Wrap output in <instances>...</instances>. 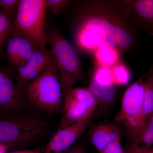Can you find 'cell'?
Masks as SVG:
<instances>
[{
	"instance_id": "obj_23",
	"label": "cell",
	"mask_w": 153,
	"mask_h": 153,
	"mask_svg": "<svg viewBox=\"0 0 153 153\" xmlns=\"http://www.w3.org/2000/svg\"><path fill=\"white\" fill-rule=\"evenodd\" d=\"M9 153H41L40 149L27 150L16 151Z\"/></svg>"
},
{
	"instance_id": "obj_13",
	"label": "cell",
	"mask_w": 153,
	"mask_h": 153,
	"mask_svg": "<svg viewBox=\"0 0 153 153\" xmlns=\"http://www.w3.org/2000/svg\"><path fill=\"white\" fill-rule=\"evenodd\" d=\"M153 145V115L146 127L132 142L128 153H147Z\"/></svg>"
},
{
	"instance_id": "obj_17",
	"label": "cell",
	"mask_w": 153,
	"mask_h": 153,
	"mask_svg": "<svg viewBox=\"0 0 153 153\" xmlns=\"http://www.w3.org/2000/svg\"><path fill=\"white\" fill-rule=\"evenodd\" d=\"M113 82L115 85H125L129 82L131 73L128 68L119 61L111 68Z\"/></svg>"
},
{
	"instance_id": "obj_25",
	"label": "cell",
	"mask_w": 153,
	"mask_h": 153,
	"mask_svg": "<svg viewBox=\"0 0 153 153\" xmlns=\"http://www.w3.org/2000/svg\"><path fill=\"white\" fill-rule=\"evenodd\" d=\"M68 153H85L84 151L81 148H76L70 151Z\"/></svg>"
},
{
	"instance_id": "obj_16",
	"label": "cell",
	"mask_w": 153,
	"mask_h": 153,
	"mask_svg": "<svg viewBox=\"0 0 153 153\" xmlns=\"http://www.w3.org/2000/svg\"><path fill=\"white\" fill-rule=\"evenodd\" d=\"M22 37L19 36H10L7 42V56L8 63V68L14 70L16 62L20 48Z\"/></svg>"
},
{
	"instance_id": "obj_2",
	"label": "cell",
	"mask_w": 153,
	"mask_h": 153,
	"mask_svg": "<svg viewBox=\"0 0 153 153\" xmlns=\"http://www.w3.org/2000/svg\"><path fill=\"white\" fill-rule=\"evenodd\" d=\"M47 0H21L11 26L10 36L31 41L37 48H47Z\"/></svg>"
},
{
	"instance_id": "obj_6",
	"label": "cell",
	"mask_w": 153,
	"mask_h": 153,
	"mask_svg": "<svg viewBox=\"0 0 153 153\" xmlns=\"http://www.w3.org/2000/svg\"><path fill=\"white\" fill-rule=\"evenodd\" d=\"M64 97L60 128L92 115L99 105L98 100L88 88H73Z\"/></svg>"
},
{
	"instance_id": "obj_18",
	"label": "cell",
	"mask_w": 153,
	"mask_h": 153,
	"mask_svg": "<svg viewBox=\"0 0 153 153\" xmlns=\"http://www.w3.org/2000/svg\"><path fill=\"white\" fill-rule=\"evenodd\" d=\"M38 48L31 41L22 38L21 48L17 57L14 71L17 72Z\"/></svg>"
},
{
	"instance_id": "obj_4",
	"label": "cell",
	"mask_w": 153,
	"mask_h": 153,
	"mask_svg": "<svg viewBox=\"0 0 153 153\" xmlns=\"http://www.w3.org/2000/svg\"><path fill=\"white\" fill-rule=\"evenodd\" d=\"M47 43L58 71L63 94L73 88L80 74V62L76 50L57 30L47 32Z\"/></svg>"
},
{
	"instance_id": "obj_14",
	"label": "cell",
	"mask_w": 153,
	"mask_h": 153,
	"mask_svg": "<svg viewBox=\"0 0 153 153\" xmlns=\"http://www.w3.org/2000/svg\"><path fill=\"white\" fill-rule=\"evenodd\" d=\"M118 49L113 48H99L94 51L96 60L99 66L111 68L119 61Z\"/></svg>"
},
{
	"instance_id": "obj_21",
	"label": "cell",
	"mask_w": 153,
	"mask_h": 153,
	"mask_svg": "<svg viewBox=\"0 0 153 153\" xmlns=\"http://www.w3.org/2000/svg\"><path fill=\"white\" fill-rule=\"evenodd\" d=\"M70 2L68 0H47V9H49L54 16L58 15L60 11L67 7Z\"/></svg>"
},
{
	"instance_id": "obj_8",
	"label": "cell",
	"mask_w": 153,
	"mask_h": 153,
	"mask_svg": "<svg viewBox=\"0 0 153 153\" xmlns=\"http://www.w3.org/2000/svg\"><path fill=\"white\" fill-rule=\"evenodd\" d=\"M127 21L153 35V0L122 1Z\"/></svg>"
},
{
	"instance_id": "obj_26",
	"label": "cell",
	"mask_w": 153,
	"mask_h": 153,
	"mask_svg": "<svg viewBox=\"0 0 153 153\" xmlns=\"http://www.w3.org/2000/svg\"><path fill=\"white\" fill-rule=\"evenodd\" d=\"M147 153H153V150H150L149 152H148Z\"/></svg>"
},
{
	"instance_id": "obj_27",
	"label": "cell",
	"mask_w": 153,
	"mask_h": 153,
	"mask_svg": "<svg viewBox=\"0 0 153 153\" xmlns=\"http://www.w3.org/2000/svg\"></svg>"
},
{
	"instance_id": "obj_22",
	"label": "cell",
	"mask_w": 153,
	"mask_h": 153,
	"mask_svg": "<svg viewBox=\"0 0 153 153\" xmlns=\"http://www.w3.org/2000/svg\"><path fill=\"white\" fill-rule=\"evenodd\" d=\"M101 153H124L120 143V139L110 144Z\"/></svg>"
},
{
	"instance_id": "obj_15",
	"label": "cell",
	"mask_w": 153,
	"mask_h": 153,
	"mask_svg": "<svg viewBox=\"0 0 153 153\" xmlns=\"http://www.w3.org/2000/svg\"><path fill=\"white\" fill-rule=\"evenodd\" d=\"M144 111L150 118L153 115V67L144 79Z\"/></svg>"
},
{
	"instance_id": "obj_1",
	"label": "cell",
	"mask_w": 153,
	"mask_h": 153,
	"mask_svg": "<svg viewBox=\"0 0 153 153\" xmlns=\"http://www.w3.org/2000/svg\"><path fill=\"white\" fill-rule=\"evenodd\" d=\"M74 32L81 50L99 48L128 49L134 42L132 28L126 19L122 1H90L82 5Z\"/></svg>"
},
{
	"instance_id": "obj_7",
	"label": "cell",
	"mask_w": 153,
	"mask_h": 153,
	"mask_svg": "<svg viewBox=\"0 0 153 153\" xmlns=\"http://www.w3.org/2000/svg\"><path fill=\"white\" fill-rule=\"evenodd\" d=\"M47 124L33 118L0 119V143L8 145L31 140L43 133Z\"/></svg>"
},
{
	"instance_id": "obj_11",
	"label": "cell",
	"mask_w": 153,
	"mask_h": 153,
	"mask_svg": "<svg viewBox=\"0 0 153 153\" xmlns=\"http://www.w3.org/2000/svg\"><path fill=\"white\" fill-rule=\"evenodd\" d=\"M52 58L49 49L39 48L36 49L31 57L17 71L16 79L18 87L21 90H23L27 85V79L31 73L39 67L47 65Z\"/></svg>"
},
{
	"instance_id": "obj_24",
	"label": "cell",
	"mask_w": 153,
	"mask_h": 153,
	"mask_svg": "<svg viewBox=\"0 0 153 153\" xmlns=\"http://www.w3.org/2000/svg\"><path fill=\"white\" fill-rule=\"evenodd\" d=\"M8 148V145L0 143V153H6Z\"/></svg>"
},
{
	"instance_id": "obj_20",
	"label": "cell",
	"mask_w": 153,
	"mask_h": 153,
	"mask_svg": "<svg viewBox=\"0 0 153 153\" xmlns=\"http://www.w3.org/2000/svg\"><path fill=\"white\" fill-rule=\"evenodd\" d=\"M20 0H0V7L13 21L16 15Z\"/></svg>"
},
{
	"instance_id": "obj_9",
	"label": "cell",
	"mask_w": 153,
	"mask_h": 153,
	"mask_svg": "<svg viewBox=\"0 0 153 153\" xmlns=\"http://www.w3.org/2000/svg\"><path fill=\"white\" fill-rule=\"evenodd\" d=\"M91 115L85 117L71 125L59 128L49 141L45 153H62L66 150L85 131Z\"/></svg>"
},
{
	"instance_id": "obj_19",
	"label": "cell",
	"mask_w": 153,
	"mask_h": 153,
	"mask_svg": "<svg viewBox=\"0 0 153 153\" xmlns=\"http://www.w3.org/2000/svg\"><path fill=\"white\" fill-rule=\"evenodd\" d=\"M13 20L0 9V51L10 36Z\"/></svg>"
},
{
	"instance_id": "obj_12",
	"label": "cell",
	"mask_w": 153,
	"mask_h": 153,
	"mask_svg": "<svg viewBox=\"0 0 153 153\" xmlns=\"http://www.w3.org/2000/svg\"><path fill=\"white\" fill-rule=\"evenodd\" d=\"M90 140L100 153L110 144L120 139L119 130L117 127L109 124L101 125L93 130Z\"/></svg>"
},
{
	"instance_id": "obj_3",
	"label": "cell",
	"mask_w": 153,
	"mask_h": 153,
	"mask_svg": "<svg viewBox=\"0 0 153 153\" xmlns=\"http://www.w3.org/2000/svg\"><path fill=\"white\" fill-rule=\"evenodd\" d=\"M33 106L47 112L63 109V92L59 74L53 58L44 71L22 90Z\"/></svg>"
},
{
	"instance_id": "obj_10",
	"label": "cell",
	"mask_w": 153,
	"mask_h": 153,
	"mask_svg": "<svg viewBox=\"0 0 153 153\" xmlns=\"http://www.w3.org/2000/svg\"><path fill=\"white\" fill-rule=\"evenodd\" d=\"M13 71L0 68V112H10L19 109L24 103L25 95L13 80Z\"/></svg>"
},
{
	"instance_id": "obj_5",
	"label": "cell",
	"mask_w": 153,
	"mask_h": 153,
	"mask_svg": "<svg viewBox=\"0 0 153 153\" xmlns=\"http://www.w3.org/2000/svg\"><path fill=\"white\" fill-rule=\"evenodd\" d=\"M144 79L140 77L126 90L116 117L117 121L125 127L133 142L143 131L149 120L144 111Z\"/></svg>"
}]
</instances>
